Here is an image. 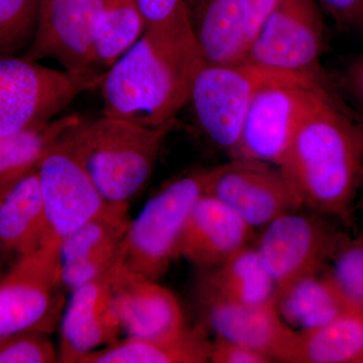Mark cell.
Instances as JSON below:
<instances>
[{"label":"cell","instance_id":"cell-1","mask_svg":"<svg viewBox=\"0 0 363 363\" xmlns=\"http://www.w3.org/2000/svg\"><path fill=\"white\" fill-rule=\"evenodd\" d=\"M278 168L303 208L350 225L363 171V123L327 90Z\"/></svg>","mask_w":363,"mask_h":363},{"label":"cell","instance_id":"cell-2","mask_svg":"<svg viewBox=\"0 0 363 363\" xmlns=\"http://www.w3.org/2000/svg\"><path fill=\"white\" fill-rule=\"evenodd\" d=\"M202 58L160 44L147 33L104 75V116L147 126L176 121L188 104L191 81Z\"/></svg>","mask_w":363,"mask_h":363},{"label":"cell","instance_id":"cell-3","mask_svg":"<svg viewBox=\"0 0 363 363\" xmlns=\"http://www.w3.org/2000/svg\"><path fill=\"white\" fill-rule=\"evenodd\" d=\"M176 121L147 126L104 116L70 131L78 156L105 202L130 207L149 183Z\"/></svg>","mask_w":363,"mask_h":363},{"label":"cell","instance_id":"cell-4","mask_svg":"<svg viewBox=\"0 0 363 363\" xmlns=\"http://www.w3.org/2000/svg\"><path fill=\"white\" fill-rule=\"evenodd\" d=\"M213 168L199 169L169 182L131 220L124 243L123 266L159 281L178 257L184 227L205 191Z\"/></svg>","mask_w":363,"mask_h":363},{"label":"cell","instance_id":"cell-5","mask_svg":"<svg viewBox=\"0 0 363 363\" xmlns=\"http://www.w3.org/2000/svg\"><path fill=\"white\" fill-rule=\"evenodd\" d=\"M328 90L323 76L285 74L253 96L233 160L278 167L294 136Z\"/></svg>","mask_w":363,"mask_h":363},{"label":"cell","instance_id":"cell-6","mask_svg":"<svg viewBox=\"0 0 363 363\" xmlns=\"http://www.w3.org/2000/svg\"><path fill=\"white\" fill-rule=\"evenodd\" d=\"M285 74L245 61L210 64L202 60L191 81L188 100L198 128L217 149L233 157L255 93Z\"/></svg>","mask_w":363,"mask_h":363},{"label":"cell","instance_id":"cell-7","mask_svg":"<svg viewBox=\"0 0 363 363\" xmlns=\"http://www.w3.org/2000/svg\"><path fill=\"white\" fill-rule=\"evenodd\" d=\"M97 86L23 56H0V136L54 121L78 95Z\"/></svg>","mask_w":363,"mask_h":363},{"label":"cell","instance_id":"cell-8","mask_svg":"<svg viewBox=\"0 0 363 363\" xmlns=\"http://www.w3.org/2000/svg\"><path fill=\"white\" fill-rule=\"evenodd\" d=\"M60 243L18 257L0 279V338L21 331L52 334L66 308Z\"/></svg>","mask_w":363,"mask_h":363},{"label":"cell","instance_id":"cell-9","mask_svg":"<svg viewBox=\"0 0 363 363\" xmlns=\"http://www.w3.org/2000/svg\"><path fill=\"white\" fill-rule=\"evenodd\" d=\"M324 45L316 0H278L250 42L245 62L286 73L322 75Z\"/></svg>","mask_w":363,"mask_h":363},{"label":"cell","instance_id":"cell-10","mask_svg":"<svg viewBox=\"0 0 363 363\" xmlns=\"http://www.w3.org/2000/svg\"><path fill=\"white\" fill-rule=\"evenodd\" d=\"M298 210L279 215L262 227L255 245L277 293L326 269L343 236L321 217Z\"/></svg>","mask_w":363,"mask_h":363},{"label":"cell","instance_id":"cell-11","mask_svg":"<svg viewBox=\"0 0 363 363\" xmlns=\"http://www.w3.org/2000/svg\"><path fill=\"white\" fill-rule=\"evenodd\" d=\"M70 131L52 145L38 167L47 219L45 245L61 242L108 206L78 156Z\"/></svg>","mask_w":363,"mask_h":363},{"label":"cell","instance_id":"cell-12","mask_svg":"<svg viewBox=\"0 0 363 363\" xmlns=\"http://www.w3.org/2000/svg\"><path fill=\"white\" fill-rule=\"evenodd\" d=\"M104 6L105 0H40L37 32L23 56L55 60L99 87L102 78L91 70V54Z\"/></svg>","mask_w":363,"mask_h":363},{"label":"cell","instance_id":"cell-13","mask_svg":"<svg viewBox=\"0 0 363 363\" xmlns=\"http://www.w3.org/2000/svg\"><path fill=\"white\" fill-rule=\"evenodd\" d=\"M205 194L218 199L255 229L303 208L278 167L259 162L233 160L214 167Z\"/></svg>","mask_w":363,"mask_h":363},{"label":"cell","instance_id":"cell-14","mask_svg":"<svg viewBox=\"0 0 363 363\" xmlns=\"http://www.w3.org/2000/svg\"><path fill=\"white\" fill-rule=\"evenodd\" d=\"M123 260L70 294L60 322L58 362L82 363L91 353L121 339L113 283Z\"/></svg>","mask_w":363,"mask_h":363},{"label":"cell","instance_id":"cell-15","mask_svg":"<svg viewBox=\"0 0 363 363\" xmlns=\"http://www.w3.org/2000/svg\"><path fill=\"white\" fill-rule=\"evenodd\" d=\"M198 310L203 328L216 338L242 344L283 362L295 331L279 316L276 304L250 306L221 297L197 283Z\"/></svg>","mask_w":363,"mask_h":363},{"label":"cell","instance_id":"cell-16","mask_svg":"<svg viewBox=\"0 0 363 363\" xmlns=\"http://www.w3.org/2000/svg\"><path fill=\"white\" fill-rule=\"evenodd\" d=\"M128 208L108 205L60 242L61 279L66 293L74 292L123 259L131 221Z\"/></svg>","mask_w":363,"mask_h":363},{"label":"cell","instance_id":"cell-17","mask_svg":"<svg viewBox=\"0 0 363 363\" xmlns=\"http://www.w3.org/2000/svg\"><path fill=\"white\" fill-rule=\"evenodd\" d=\"M123 262L116 269L113 290L126 337L168 338L185 331L188 327L175 294L157 281L130 271Z\"/></svg>","mask_w":363,"mask_h":363},{"label":"cell","instance_id":"cell-18","mask_svg":"<svg viewBox=\"0 0 363 363\" xmlns=\"http://www.w3.org/2000/svg\"><path fill=\"white\" fill-rule=\"evenodd\" d=\"M255 230L233 209L204 194L189 215L179 243L178 257L200 269L220 266L252 245Z\"/></svg>","mask_w":363,"mask_h":363},{"label":"cell","instance_id":"cell-19","mask_svg":"<svg viewBox=\"0 0 363 363\" xmlns=\"http://www.w3.org/2000/svg\"><path fill=\"white\" fill-rule=\"evenodd\" d=\"M47 219L38 169L0 185V250L16 257L45 245Z\"/></svg>","mask_w":363,"mask_h":363},{"label":"cell","instance_id":"cell-20","mask_svg":"<svg viewBox=\"0 0 363 363\" xmlns=\"http://www.w3.org/2000/svg\"><path fill=\"white\" fill-rule=\"evenodd\" d=\"M193 26L203 61L210 64L245 61L250 39L241 0H200Z\"/></svg>","mask_w":363,"mask_h":363},{"label":"cell","instance_id":"cell-21","mask_svg":"<svg viewBox=\"0 0 363 363\" xmlns=\"http://www.w3.org/2000/svg\"><path fill=\"white\" fill-rule=\"evenodd\" d=\"M284 362L363 363V312L348 310L322 326L296 330Z\"/></svg>","mask_w":363,"mask_h":363},{"label":"cell","instance_id":"cell-22","mask_svg":"<svg viewBox=\"0 0 363 363\" xmlns=\"http://www.w3.org/2000/svg\"><path fill=\"white\" fill-rule=\"evenodd\" d=\"M210 344L206 330L196 327L173 337L119 339L91 353L82 363L209 362Z\"/></svg>","mask_w":363,"mask_h":363},{"label":"cell","instance_id":"cell-23","mask_svg":"<svg viewBox=\"0 0 363 363\" xmlns=\"http://www.w3.org/2000/svg\"><path fill=\"white\" fill-rule=\"evenodd\" d=\"M198 284L241 304H276V284L255 245L243 248L220 266L201 269Z\"/></svg>","mask_w":363,"mask_h":363},{"label":"cell","instance_id":"cell-24","mask_svg":"<svg viewBox=\"0 0 363 363\" xmlns=\"http://www.w3.org/2000/svg\"><path fill=\"white\" fill-rule=\"evenodd\" d=\"M276 308L284 322L297 331L322 326L351 310L325 269L277 293Z\"/></svg>","mask_w":363,"mask_h":363},{"label":"cell","instance_id":"cell-25","mask_svg":"<svg viewBox=\"0 0 363 363\" xmlns=\"http://www.w3.org/2000/svg\"><path fill=\"white\" fill-rule=\"evenodd\" d=\"M82 121L78 116L57 117L50 123L0 136V185L38 169L52 145Z\"/></svg>","mask_w":363,"mask_h":363},{"label":"cell","instance_id":"cell-26","mask_svg":"<svg viewBox=\"0 0 363 363\" xmlns=\"http://www.w3.org/2000/svg\"><path fill=\"white\" fill-rule=\"evenodd\" d=\"M145 32V21L135 0H105L104 13L98 26L91 70L104 78Z\"/></svg>","mask_w":363,"mask_h":363},{"label":"cell","instance_id":"cell-27","mask_svg":"<svg viewBox=\"0 0 363 363\" xmlns=\"http://www.w3.org/2000/svg\"><path fill=\"white\" fill-rule=\"evenodd\" d=\"M135 2L145 21L147 35L171 49L200 56L192 16L185 0H135Z\"/></svg>","mask_w":363,"mask_h":363},{"label":"cell","instance_id":"cell-28","mask_svg":"<svg viewBox=\"0 0 363 363\" xmlns=\"http://www.w3.org/2000/svg\"><path fill=\"white\" fill-rule=\"evenodd\" d=\"M40 0H0V56H16L32 45Z\"/></svg>","mask_w":363,"mask_h":363},{"label":"cell","instance_id":"cell-29","mask_svg":"<svg viewBox=\"0 0 363 363\" xmlns=\"http://www.w3.org/2000/svg\"><path fill=\"white\" fill-rule=\"evenodd\" d=\"M325 272L350 309L363 312V252L357 238H341Z\"/></svg>","mask_w":363,"mask_h":363},{"label":"cell","instance_id":"cell-30","mask_svg":"<svg viewBox=\"0 0 363 363\" xmlns=\"http://www.w3.org/2000/svg\"><path fill=\"white\" fill-rule=\"evenodd\" d=\"M58 362V347L51 334L21 331L0 338V363Z\"/></svg>","mask_w":363,"mask_h":363},{"label":"cell","instance_id":"cell-31","mask_svg":"<svg viewBox=\"0 0 363 363\" xmlns=\"http://www.w3.org/2000/svg\"><path fill=\"white\" fill-rule=\"evenodd\" d=\"M274 360L259 351L242 344L215 338L211 341L209 362L213 363H269Z\"/></svg>","mask_w":363,"mask_h":363},{"label":"cell","instance_id":"cell-32","mask_svg":"<svg viewBox=\"0 0 363 363\" xmlns=\"http://www.w3.org/2000/svg\"><path fill=\"white\" fill-rule=\"evenodd\" d=\"M339 28L363 30V0H316Z\"/></svg>","mask_w":363,"mask_h":363},{"label":"cell","instance_id":"cell-33","mask_svg":"<svg viewBox=\"0 0 363 363\" xmlns=\"http://www.w3.org/2000/svg\"><path fill=\"white\" fill-rule=\"evenodd\" d=\"M342 86L363 116V54L346 69Z\"/></svg>","mask_w":363,"mask_h":363},{"label":"cell","instance_id":"cell-34","mask_svg":"<svg viewBox=\"0 0 363 363\" xmlns=\"http://www.w3.org/2000/svg\"><path fill=\"white\" fill-rule=\"evenodd\" d=\"M241 1L245 9L248 35L252 42L255 35L259 32L260 26L266 20L267 14L276 6L278 0H241Z\"/></svg>","mask_w":363,"mask_h":363},{"label":"cell","instance_id":"cell-35","mask_svg":"<svg viewBox=\"0 0 363 363\" xmlns=\"http://www.w3.org/2000/svg\"><path fill=\"white\" fill-rule=\"evenodd\" d=\"M357 240L358 242H359L360 247H362L363 252V233L359 236V238H357Z\"/></svg>","mask_w":363,"mask_h":363},{"label":"cell","instance_id":"cell-36","mask_svg":"<svg viewBox=\"0 0 363 363\" xmlns=\"http://www.w3.org/2000/svg\"><path fill=\"white\" fill-rule=\"evenodd\" d=\"M360 189H362V190H363V171H362V181H360Z\"/></svg>","mask_w":363,"mask_h":363},{"label":"cell","instance_id":"cell-37","mask_svg":"<svg viewBox=\"0 0 363 363\" xmlns=\"http://www.w3.org/2000/svg\"><path fill=\"white\" fill-rule=\"evenodd\" d=\"M2 255V252H1V250H0V255Z\"/></svg>","mask_w":363,"mask_h":363}]
</instances>
